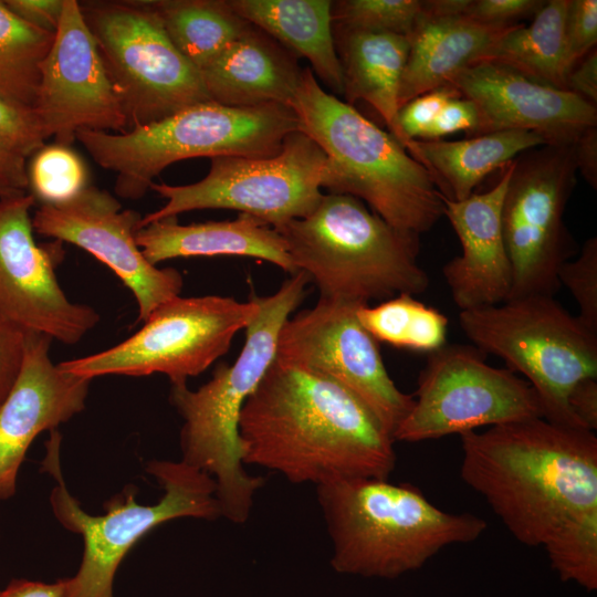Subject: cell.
Here are the masks:
<instances>
[{
    "label": "cell",
    "mask_w": 597,
    "mask_h": 597,
    "mask_svg": "<svg viewBox=\"0 0 597 597\" xmlns=\"http://www.w3.org/2000/svg\"><path fill=\"white\" fill-rule=\"evenodd\" d=\"M136 242L154 265L175 258L234 255L268 261L291 275L298 272L277 231L247 213L190 224H179L177 217L161 219L140 227Z\"/></svg>",
    "instance_id": "23"
},
{
    "label": "cell",
    "mask_w": 597,
    "mask_h": 597,
    "mask_svg": "<svg viewBox=\"0 0 597 597\" xmlns=\"http://www.w3.org/2000/svg\"><path fill=\"white\" fill-rule=\"evenodd\" d=\"M460 96L461 94L455 87L447 84L406 103L397 116L404 147L408 149L413 139H421L442 107L451 98Z\"/></svg>",
    "instance_id": "37"
},
{
    "label": "cell",
    "mask_w": 597,
    "mask_h": 597,
    "mask_svg": "<svg viewBox=\"0 0 597 597\" xmlns=\"http://www.w3.org/2000/svg\"><path fill=\"white\" fill-rule=\"evenodd\" d=\"M463 482L516 541L543 546L573 515L597 507V437L542 417L460 434Z\"/></svg>",
    "instance_id": "2"
},
{
    "label": "cell",
    "mask_w": 597,
    "mask_h": 597,
    "mask_svg": "<svg viewBox=\"0 0 597 597\" xmlns=\"http://www.w3.org/2000/svg\"><path fill=\"white\" fill-rule=\"evenodd\" d=\"M25 158L0 147V189L8 193L28 188Z\"/></svg>",
    "instance_id": "46"
},
{
    "label": "cell",
    "mask_w": 597,
    "mask_h": 597,
    "mask_svg": "<svg viewBox=\"0 0 597 597\" xmlns=\"http://www.w3.org/2000/svg\"><path fill=\"white\" fill-rule=\"evenodd\" d=\"M545 144L533 132L503 130L460 140L413 139L407 151L428 170L446 199L461 201L490 174Z\"/></svg>",
    "instance_id": "27"
},
{
    "label": "cell",
    "mask_w": 597,
    "mask_h": 597,
    "mask_svg": "<svg viewBox=\"0 0 597 597\" xmlns=\"http://www.w3.org/2000/svg\"><path fill=\"white\" fill-rule=\"evenodd\" d=\"M464 335L484 354L501 357L536 391L543 418L583 429L568 406L572 389L597 378V333L548 295H528L460 311Z\"/></svg>",
    "instance_id": "9"
},
{
    "label": "cell",
    "mask_w": 597,
    "mask_h": 597,
    "mask_svg": "<svg viewBox=\"0 0 597 597\" xmlns=\"http://www.w3.org/2000/svg\"><path fill=\"white\" fill-rule=\"evenodd\" d=\"M27 171L31 195L41 205L69 201L88 186L86 166L70 146L44 145Z\"/></svg>",
    "instance_id": "33"
},
{
    "label": "cell",
    "mask_w": 597,
    "mask_h": 597,
    "mask_svg": "<svg viewBox=\"0 0 597 597\" xmlns=\"http://www.w3.org/2000/svg\"><path fill=\"white\" fill-rule=\"evenodd\" d=\"M142 216L123 210L108 191L87 186L69 201L41 205L32 217L33 230L87 251L106 264L133 292L138 321L164 302L178 296L182 275L172 268L149 263L136 242Z\"/></svg>",
    "instance_id": "18"
},
{
    "label": "cell",
    "mask_w": 597,
    "mask_h": 597,
    "mask_svg": "<svg viewBox=\"0 0 597 597\" xmlns=\"http://www.w3.org/2000/svg\"><path fill=\"white\" fill-rule=\"evenodd\" d=\"M258 310L254 295L248 302L219 295H178L156 307L129 338L59 366L91 380L105 375L159 373L171 385L187 384L189 377L198 376L229 352L234 335L247 328Z\"/></svg>",
    "instance_id": "12"
},
{
    "label": "cell",
    "mask_w": 597,
    "mask_h": 597,
    "mask_svg": "<svg viewBox=\"0 0 597 597\" xmlns=\"http://www.w3.org/2000/svg\"><path fill=\"white\" fill-rule=\"evenodd\" d=\"M359 306L320 297L314 307L285 321L275 357L339 383L394 436L412 408L413 396L402 392L390 378L378 342L357 317Z\"/></svg>",
    "instance_id": "15"
},
{
    "label": "cell",
    "mask_w": 597,
    "mask_h": 597,
    "mask_svg": "<svg viewBox=\"0 0 597 597\" xmlns=\"http://www.w3.org/2000/svg\"><path fill=\"white\" fill-rule=\"evenodd\" d=\"M568 4L569 0L545 1L531 24L514 25L481 60L509 65L537 82L566 90L572 70L565 34Z\"/></svg>",
    "instance_id": "28"
},
{
    "label": "cell",
    "mask_w": 597,
    "mask_h": 597,
    "mask_svg": "<svg viewBox=\"0 0 597 597\" xmlns=\"http://www.w3.org/2000/svg\"><path fill=\"white\" fill-rule=\"evenodd\" d=\"M565 34L568 61L573 69L587 53L596 49V0H569L565 21Z\"/></svg>",
    "instance_id": "38"
},
{
    "label": "cell",
    "mask_w": 597,
    "mask_h": 597,
    "mask_svg": "<svg viewBox=\"0 0 597 597\" xmlns=\"http://www.w3.org/2000/svg\"><path fill=\"white\" fill-rule=\"evenodd\" d=\"M569 409L583 429H597V378H585L572 389L568 396Z\"/></svg>",
    "instance_id": "43"
},
{
    "label": "cell",
    "mask_w": 597,
    "mask_h": 597,
    "mask_svg": "<svg viewBox=\"0 0 597 597\" xmlns=\"http://www.w3.org/2000/svg\"><path fill=\"white\" fill-rule=\"evenodd\" d=\"M274 229L321 297L366 305L429 287L419 237L395 229L353 196L323 195L310 214Z\"/></svg>",
    "instance_id": "6"
},
{
    "label": "cell",
    "mask_w": 597,
    "mask_h": 597,
    "mask_svg": "<svg viewBox=\"0 0 597 597\" xmlns=\"http://www.w3.org/2000/svg\"><path fill=\"white\" fill-rule=\"evenodd\" d=\"M52 341L27 332L21 371L0 405V500L14 495L19 469L35 437L56 429L85 407L91 379L54 365Z\"/></svg>",
    "instance_id": "20"
},
{
    "label": "cell",
    "mask_w": 597,
    "mask_h": 597,
    "mask_svg": "<svg viewBox=\"0 0 597 597\" xmlns=\"http://www.w3.org/2000/svg\"><path fill=\"white\" fill-rule=\"evenodd\" d=\"M244 20L268 33L297 57L311 63L314 75L343 95V72L335 48L331 0H228Z\"/></svg>",
    "instance_id": "25"
},
{
    "label": "cell",
    "mask_w": 597,
    "mask_h": 597,
    "mask_svg": "<svg viewBox=\"0 0 597 597\" xmlns=\"http://www.w3.org/2000/svg\"><path fill=\"white\" fill-rule=\"evenodd\" d=\"M61 434L50 431L42 469L56 481L50 504L56 520L83 540V556L77 573L65 578V597H114V577L123 558L148 532L171 520L193 517L214 521L222 517L214 480L185 462L151 460L146 471L164 493L151 505L135 500L126 488L105 503V513L91 515L69 492L60 465Z\"/></svg>",
    "instance_id": "8"
},
{
    "label": "cell",
    "mask_w": 597,
    "mask_h": 597,
    "mask_svg": "<svg viewBox=\"0 0 597 597\" xmlns=\"http://www.w3.org/2000/svg\"><path fill=\"white\" fill-rule=\"evenodd\" d=\"M55 33L35 28L0 1V94L34 107L40 66Z\"/></svg>",
    "instance_id": "31"
},
{
    "label": "cell",
    "mask_w": 597,
    "mask_h": 597,
    "mask_svg": "<svg viewBox=\"0 0 597 597\" xmlns=\"http://www.w3.org/2000/svg\"><path fill=\"white\" fill-rule=\"evenodd\" d=\"M15 193V192H14ZM8 195H12V193H8V192H4L0 189V197H3V196H8Z\"/></svg>",
    "instance_id": "48"
},
{
    "label": "cell",
    "mask_w": 597,
    "mask_h": 597,
    "mask_svg": "<svg viewBox=\"0 0 597 597\" xmlns=\"http://www.w3.org/2000/svg\"><path fill=\"white\" fill-rule=\"evenodd\" d=\"M25 191L0 197V313L27 331L76 344L98 322L91 306L71 302L55 276L61 241L39 245Z\"/></svg>",
    "instance_id": "16"
},
{
    "label": "cell",
    "mask_w": 597,
    "mask_h": 597,
    "mask_svg": "<svg viewBox=\"0 0 597 597\" xmlns=\"http://www.w3.org/2000/svg\"><path fill=\"white\" fill-rule=\"evenodd\" d=\"M566 90L585 101L597 102V50L594 49L578 61L567 75Z\"/></svg>",
    "instance_id": "44"
},
{
    "label": "cell",
    "mask_w": 597,
    "mask_h": 597,
    "mask_svg": "<svg viewBox=\"0 0 597 597\" xmlns=\"http://www.w3.org/2000/svg\"><path fill=\"white\" fill-rule=\"evenodd\" d=\"M558 281L576 300L578 318L597 333V238L585 241L578 256L562 264Z\"/></svg>",
    "instance_id": "35"
},
{
    "label": "cell",
    "mask_w": 597,
    "mask_h": 597,
    "mask_svg": "<svg viewBox=\"0 0 597 597\" xmlns=\"http://www.w3.org/2000/svg\"><path fill=\"white\" fill-rule=\"evenodd\" d=\"M242 462L315 486L349 478L388 479L395 440L350 390L275 357L240 415Z\"/></svg>",
    "instance_id": "1"
},
{
    "label": "cell",
    "mask_w": 597,
    "mask_h": 597,
    "mask_svg": "<svg viewBox=\"0 0 597 597\" xmlns=\"http://www.w3.org/2000/svg\"><path fill=\"white\" fill-rule=\"evenodd\" d=\"M356 314L378 343L428 354L447 344V316L412 294L400 293L375 306L360 305Z\"/></svg>",
    "instance_id": "30"
},
{
    "label": "cell",
    "mask_w": 597,
    "mask_h": 597,
    "mask_svg": "<svg viewBox=\"0 0 597 597\" xmlns=\"http://www.w3.org/2000/svg\"><path fill=\"white\" fill-rule=\"evenodd\" d=\"M27 332L0 313V405L10 392L21 371Z\"/></svg>",
    "instance_id": "40"
},
{
    "label": "cell",
    "mask_w": 597,
    "mask_h": 597,
    "mask_svg": "<svg viewBox=\"0 0 597 597\" xmlns=\"http://www.w3.org/2000/svg\"><path fill=\"white\" fill-rule=\"evenodd\" d=\"M290 107L327 157L323 188L353 196L395 229L420 235L443 216L431 175L389 133L329 94L304 67Z\"/></svg>",
    "instance_id": "5"
},
{
    "label": "cell",
    "mask_w": 597,
    "mask_h": 597,
    "mask_svg": "<svg viewBox=\"0 0 597 597\" xmlns=\"http://www.w3.org/2000/svg\"><path fill=\"white\" fill-rule=\"evenodd\" d=\"M543 547L561 580L575 582L587 591L597 589V507L569 517Z\"/></svg>",
    "instance_id": "32"
},
{
    "label": "cell",
    "mask_w": 597,
    "mask_h": 597,
    "mask_svg": "<svg viewBox=\"0 0 597 597\" xmlns=\"http://www.w3.org/2000/svg\"><path fill=\"white\" fill-rule=\"evenodd\" d=\"M338 574L397 578L442 548L476 541L488 528L471 513H450L416 485L349 478L316 486Z\"/></svg>",
    "instance_id": "4"
},
{
    "label": "cell",
    "mask_w": 597,
    "mask_h": 597,
    "mask_svg": "<svg viewBox=\"0 0 597 597\" xmlns=\"http://www.w3.org/2000/svg\"><path fill=\"white\" fill-rule=\"evenodd\" d=\"M577 171L597 189V127L585 130L574 144Z\"/></svg>",
    "instance_id": "45"
},
{
    "label": "cell",
    "mask_w": 597,
    "mask_h": 597,
    "mask_svg": "<svg viewBox=\"0 0 597 597\" xmlns=\"http://www.w3.org/2000/svg\"><path fill=\"white\" fill-rule=\"evenodd\" d=\"M484 355L464 344H446L429 353L418 376L413 406L394 432L395 442H420L543 418L533 387L509 368L489 365Z\"/></svg>",
    "instance_id": "14"
},
{
    "label": "cell",
    "mask_w": 597,
    "mask_h": 597,
    "mask_svg": "<svg viewBox=\"0 0 597 597\" xmlns=\"http://www.w3.org/2000/svg\"><path fill=\"white\" fill-rule=\"evenodd\" d=\"M333 33L346 103H368L404 146L397 116L400 82L410 49L408 38L334 28Z\"/></svg>",
    "instance_id": "26"
},
{
    "label": "cell",
    "mask_w": 597,
    "mask_h": 597,
    "mask_svg": "<svg viewBox=\"0 0 597 597\" xmlns=\"http://www.w3.org/2000/svg\"><path fill=\"white\" fill-rule=\"evenodd\" d=\"M574 144H545L513 159L501 210L512 268L509 300L554 296L561 289L559 268L576 253V242L564 222L576 185Z\"/></svg>",
    "instance_id": "13"
},
{
    "label": "cell",
    "mask_w": 597,
    "mask_h": 597,
    "mask_svg": "<svg viewBox=\"0 0 597 597\" xmlns=\"http://www.w3.org/2000/svg\"><path fill=\"white\" fill-rule=\"evenodd\" d=\"M34 111L44 135L71 146L83 129L125 133L128 122L76 0H64L40 66Z\"/></svg>",
    "instance_id": "17"
},
{
    "label": "cell",
    "mask_w": 597,
    "mask_h": 597,
    "mask_svg": "<svg viewBox=\"0 0 597 597\" xmlns=\"http://www.w3.org/2000/svg\"><path fill=\"white\" fill-rule=\"evenodd\" d=\"M0 597H65V578L51 584L13 579L0 590Z\"/></svg>",
    "instance_id": "47"
},
{
    "label": "cell",
    "mask_w": 597,
    "mask_h": 597,
    "mask_svg": "<svg viewBox=\"0 0 597 597\" xmlns=\"http://www.w3.org/2000/svg\"><path fill=\"white\" fill-rule=\"evenodd\" d=\"M45 140L34 108L0 94V147L27 158L41 149Z\"/></svg>",
    "instance_id": "36"
},
{
    "label": "cell",
    "mask_w": 597,
    "mask_h": 597,
    "mask_svg": "<svg viewBox=\"0 0 597 597\" xmlns=\"http://www.w3.org/2000/svg\"><path fill=\"white\" fill-rule=\"evenodd\" d=\"M478 126L474 104L462 96L451 98L440 111L431 126L418 140H440L458 132L473 136Z\"/></svg>",
    "instance_id": "41"
},
{
    "label": "cell",
    "mask_w": 597,
    "mask_h": 597,
    "mask_svg": "<svg viewBox=\"0 0 597 597\" xmlns=\"http://www.w3.org/2000/svg\"><path fill=\"white\" fill-rule=\"evenodd\" d=\"M513 160L488 190L467 199L443 198L444 211L461 243L462 253L442 268L452 300L460 311L504 303L512 290V268L505 249L501 210Z\"/></svg>",
    "instance_id": "21"
},
{
    "label": "cell",
    "mask_w": 597,
    "mask_h": 597,
    "mask_svg": "<svg viewBox=\"0 0 597 597\" xmlns=\"http://www.w3.org/2000/svg\"><path fill=\"white\" fill-rule=\"evenodd\" d=\"M170 41L199 72L253 24L228 0L151 1Z\"/></svg>",
    "instance_id": "29"
},
{
    "label": "cell",
    "mask_w": 597,
    "mask_h": 597,
    "mask_svg": "<svg viewBox=\"0 0 597 597\" xmlns=\"http://www.w3.org/2000/svg\"><path fill=\"white\" fill-rule=\"evenodd\" d=\"M4 4L19 18L41 30L55 33L64 0H4Z\"/></svg>",
    "instance_id": "42"
},
{
    "label": "cell",
    "mask_w": 597,
    "mask_h": 597,
    "mask_svg": "<svg viewBox=\"0 0 597 597\" xmlns=\"http://www.w3.org/2000/svg\"><path fill=\"white\" fill-rule=\"evenodd\" d=\"M302 73L297 56L254 25L200 71L211 101L239 107L290 106Z\"/></svg>",
    "instance_id": "22"
},
{
    "label": "cell",
    "mask_w": 597,
    "mask_h": 597,
    "mask_svg": "<svg viewBox=\"0 0 597 597\" xmlns=\"http://www.w3.org/2000/svg\"><path fill=\"white\" fill-rule=\"evenodd\" d=\"M300 130L284 104L239 107L213 101L188 106L160 121L125 133L83 129L78 140L102 168L115 172V193L138 200L166 167L196 157H271Z\"/></svg>",
    "instance_id": "7"
},
{
    "label": "cell",
    "mask_w": 597,
    "mask_h": 597,
    "mask_svg": "<svg viewBox=\"0 0 597 597\" xmlns=\"http://www.w3.org/2000/svg\"><path fill=\"white\" fill-rule=\"evenodd\" d=\"M208 175L190 185L153 182L150 189L167 201L140 220V227L179 213L229 209L253 216L271 227L310 214L323 195L327 157L305 133L284 139L271 157L219 156L210 158Z\"/></svg>",
    "instance_id": "11"
},
{
    "label": "cell",
    "mask_w": 597,
    "mask_h": 597,
    "mask_svg": "<svg viewBox=\"0 0 597 597\" xmlns=\"http://www.w3.org/2000/svg\"><path fill=\"white\" fill-rule=\"evenodd\" d=\"M447 84L474 104L478 126L473 136L527 130L547 144H574L585 130L597 127L594 104L495 61L473 62Z\"/></svg>",
    "instance_id": "19"
},
{
    "label": "cell",
    "mask_w": 597,
    "mask_h": 597,
    "mask_svg": "<svg viewBox=\"0 0 597 597\" xmlns=\"http://www.w3.org/2000/svg\"><path fill=\"white\" fill-rule=\"evenodd\" d=\"M423 13L419 0L333 1V28L371 33H392L408 38Z\"/></svg>",
    "instance_id": "34"
},
{
    "label": "cell",
    "mask_w": 597,
    "mask_h": 597,
    "mask_svg": "<svg viewBox=\"0 0 597 597\" xmlns=\"http://www.w3.org/2000/svg\"><path fill=\"white\" fill-rule=\"evenodd\" d=\"M308 282L298 271L272 295H254L259 310L245 328L235 362L219 365L196 390L187 384L170 388V402L184 420L181 461L214 480L222 517L235 524L248 521L254 496L264 485V479L248 473L242 462L241 410L275 358L280 329L303 301Z\"/></svg>",
    "instance_id": "3"
},
{
    "label": "cell",
    "mask_w": 597,
    "mask_h": 597,
    "mask_svg": "<svg viewBox=\"0 0 597 597\" xmlns=\"http://www.w3.org/2000/svg\"><path fill=\"white\" fill-rule=\"evenodd\" d=\"M80 6L129 129L211 101L199 70L170 41L151 1Z\"/></svg>",
    "instance_id": "10"
},
{
    "label": "cell",
    "mask_w": 597,
    "mask_h": 597,
    "mask_svg": "<svg viewBox=\"0 0 597 597\" xmlns=\"http://www.w3.org/2000/svg\"><path fill=\"white\" fill-rule=\"evenodd\" d=\"M542 0H470L463 17L486 25H514L533 18Z\"/></svg>",
    "instance_id": "39"
},
{
    "label": "cell",
    "mask_w": 597,
    "mask_h": 597,
    "mask_svg": "<svg viewBox=\"0 0 597 597\" xmlns=\"http://www.w3.org/2000/svg\"><path fill=\"white\" fill-rule=\"evenodd\" d=\"M514 25H486L465 17H430L423 12L408 36L410 49L400 82L399 109L412 98L447 85L450 76L480 61Z\"/></svg>",
    "instance_id": "24"
}]
</instances>
